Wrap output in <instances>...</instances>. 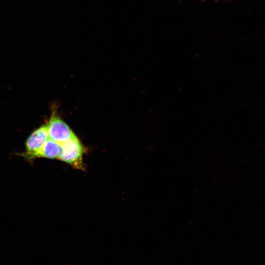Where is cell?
<instances>
[{
	"label": "cell",
	"instance_id": "cell-1",
	"mask_svg": "<svg viewBox=\"0 0 265 265\" xmlns=\"http://www.w3.org/2000/svg\"><path fill=\"white\" fill-rule=\"evenodd\" d=\"M60 145L61 152L58 159L78 168H82L83 149L79 139L75 136Z\"/></svg>",
	"mask_w": 265,
	"mask_h": 265
},
{
	"label": "cell",
	"instance_id": "cell-2",
	"mask_svg": "<svg viewBox=\"0 0 265 265\" xmlns=\"http://www.w3.org/2000/svg\"><path fill=\"white\" fill-rule=\"evenodd\" d=\"M47 126L49 138L60 144L76 136L69 126L54 113L51 117Z\"/></svg>",
	"mask_w": 265,
	"mask_h": 265
},
{
	"label": "cell",
	"instance_id": "cell-3",
	"mask_svg": "<svg viewBox=\"0 0 265 265\" xmlns=\"http://www.w3.org/2000/svg\"><path fill=\"white\" fill-rule=\"evenodd\" d=\"M49 138L47 125H43L34 131L26 142V151L23 156L28 160L37 158L40 149Z\"/></svg>",
	"mask_w": 265,
	"mask_h": 265
},
{
	"label": "cell",
	"instance_id": "cell-4",
	"mask_svg": "<svg viewBox=\"0 0 265 265\" xmlns=\"http://www.w3.org/2000/svg\"><path fill=\"white\" fill-rule=\"evenodd\" d=\"M61 152L60 143L48 138L44 143L37 155V158L58 159Z\"/></svg>",
	"mask_w": 265,
	"mask_h": 265
}]
</instances>
